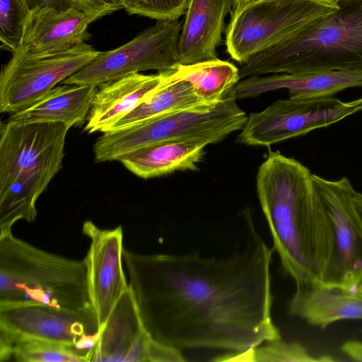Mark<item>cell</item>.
Masks as SVG:
<instances>
[{
	"label": "cell",
	"mask_w": 362,
	"mask_h": 362,
	"mask_svg": "<svg viewBox=\"0 0 362 362\" xmlns=\"http://www.w3.org/2000/svg\"><path fill=\"white\" fill-rule=\"evenodd\" d=\"M115 1H117V2H119V0H115ZM119 3H120V2H119ZM120 4H121V3H120Z\"/></svg>",
	"instance_id": "obj_34"
},
{
	"label": "cell",
	"mask_w": 362,
	"mask_h": 362,
	"mask_svg": "<svg viewBox=\"0 0 362 362\" xmlns=\"http://www.w3.org/2000/svg\"><path fill=\"white\" fill-rule=\"evenodd\" d=\"M30 10L36 8L51 7L57 10L75 8L89 13H99L103 16L123 8L115 0H24Z\"/></svg>",
	"instance_id": "obj_28"
},
{
	"label": "cell",
	"mask_w": 362,
	"mask_h": 362,
	"mask_svg": "<svg viewBox=\"0 0 362 362\" xmlns=\"http://www.w3.org/2000/svg\"><path fill=\"white\" fill-rule=\"evenodd\" d=\"M314 185L327 209L335 240V255L326 285L355 292L362 281V214L345 176L337 180L313 174Z\"/></svg>",
	"instance_id": "obj_11"
},
{
	"label": "cell",
	"mask_w": 362,
	"mask_h": 362,
	"mask_svg": "<svg viewBox=\"0 0 362 362\" xmlns=\"http://www.w3.org/2000/svg\"><path fill=\"white\" fill-rule=\"evenodd\" d=\"M150 340L129 286L100 329L90 361H148Z\"/></svg>",
	"instance_id": "obj_15"
},
{
	"label": "cell",
	"mask_w": 362,
	"mask_h": 362,
	"mask_svg": "<svg viewBox=\"0 0 362 362\" xmlns=\"http://www.w3.org/2000/svg\"><path fill=\"white\" fill-rule=\"evenodd\" d=\"M353 199L357 209L362 214V193L354 189L353 192Z\"/></svg>",
	"instance_id": "obj_31"
},
{
	"label": "cell",
	"mask_w": 362,
	"mask_h": 362,
	"mask_svg": "<svg viewBox=\"0 0 362 362\" xmlns=\"http://www.w3.org/2000/svg\"><path fill=\"white\" fill-rule=\"evenodd\" d=\"M335 361L327 355L318 358L301 344L281 339L265 341L253 349V362H327Z\"/></svg>",
	"instance_id": "obj_26"
},
{
	"label": "cell",
	"mask_w": 362,
	"mask_h": 362,
	"mask_svg": "<svg viewBox=\"0 0 362 362\" xmlns=\"http://www.w3.org/2000/svg\"><path fill=\"white\" fill-rule=\"evenodd\" d=\"M0 330L71 346L86 361H90L100 337L93 310L34 305L0 307Z\"/></svg>",
	"instance_id": "obj_12"
},
{
	"label": "cell",
	"mask_w": 362,
	"mask_h": 362,
	"mask_svg": "<svg viewBox=\"0 0 362 362\" xmlns=\"http://www.w3.org/2000/svg\"><path fill=\"white\" fill-rule=\"evenodd\" d=\"M98 86L64 84L54 87L30 106L11 114L21 122H60L81 127L87 118Z\"/></svg>",
	"instance_id": "obj_20"
},
{
	"label": "cell",
	"mask_w": 362,
	"mask_h": 362,
	"mask_svg": "<svg viewBox=\"0 0 362 362\" xmlns=\"http://www.w3.org/2000/svg\"><path fill=\"white\" fill-rule=\"evenodd\" d=\"M288 311L313 326L324 328L341 320H362V296L330 285L296 289Z\"/></svg>",
	"instance_id": "obj_19"
},
{
	"label": "cell",
	"mask_w": 362,
	"mask_h": 362,
	"mask_svg": "<svg viewBox=\"0 0 362 362\" xmlns=\"http://www.w3.org/2000/svg\"><path fill=\"white\" fill-rule=\"evenodd\" d=\"M165 71V80L142 103L114 123L106 132L123 129L172 112L211 107L218 104L204 102L197 95L188 81H170Z\"/></svg>",
	"instance_id": "obj_22"
},
{
	"label": "cell",
	"mask_w": 362,
	"mask_h": 362,
	"mask_svg": "<svg viewBox=\"0 0 362 362\" xmlns=\"http://www.w3.org/2000/svg\"><path fill=\"white\" fill-rule=\"evenodd\" d=\"M338 8L336 0H256L230 13L226 51L243 64Z\"/></svg>",
	"instance_id": "obj_7"
},
{
	"label": "cell",
	"mask_w": 362,
	"mask_h": 362,
	"mask_svg": "<svg viewBox=\"0 0 362 362\" xmlns=\"http://www.w3.org/2000/svg\"><path fill=\"white\" fill-rule=\"evenodd\" d=\"M119 2L121 3V0H119ZM121 4H122V3H121Z\"/></svg>",
	"instance_id": "obj_35"
},
{
	"label": "cell",
	"mask_w": 362,
	"mask_h": 362,
	"mask_svg": "<svg viewBox=\"0 0 362 362\" xmlns=\"http://www.w3.org/2000/svg\"><path fill=\"white\" fill-rule=\"evenodd\" d=\"M30 12L24 0H0L1 49L13 53L19 47Z\"/></svg>",
	"instance_id": "obj_25"
},
{
	"label": "cell",
	"mask_w": 362,
	"mask_h": 362,
	"mask_svg": "<svg viewBox=\"0 0 362 362\" xmlns=\"http://www.w3.org/2000/svg\"><path fill=\"white\" fill-rule=\"evenodd\" d=\"M180 21H158L124 45L101 53L64 84L99 86L132 73L165 71L179 64Z\"/></svg>",
	"instance_id": "obj_9"
},
{
	"label": "cell",
	"mask_w": 362,
	"mask_h": 362,
	"mask_svg": "<svg viewBox=\"0 0 362 362\" xmlns=\"http://www.w3.org/2000/svg\"><path fill=\"white\" fill-rule=\"evenodd\" d=\"M233 0H188L178 45L180 64L216 59Z\"/></svg>",
	"instance_id": "obj_17"
},
{
	"label": "cell",
	"mask_w": 362,
	"mask_h": 362,
	"mask_svg": "<svg viewBox=\"0 0 362 362\" xmlns=\"http://www.w3.org/2000/svg\"><path fill=\"white\" fill-rule=\"evenodd\" d=\"M166 78L165 71L146 75L132 73L98 86L84 131L106 132L142 103Z\"/></svg>",
	"instance_id": "obj_18"
},
{
	"label": "cell",
	"mask_w": 362,
	"mask_h": 362,
	"mask_svg": "<svg viewBox=\"0 0 362 362\" xmlns=\"http://www.w3.org/2000/svg\"><path fill=\"white\" fill-rule=\"evenodd\" d=\"M131 15L157 21H177L186 13L188 0H121Z\"/></svg>",
	"instance_id": "obj_27"
},
{
	"label": "cell",
	"mask_w": 362,
	"mask_h": 362,
	"mask_svg": "<svg viewBox=\"0 0 362 362\" xmlns=\"http://www.w3.org/2000/svg\"><path fill=\"white\" fill-rule=\"evenodd\" d=\"M253 1L256 0H233V11L240 8L244 5Z\"/></svg>",
	"instance_id": "obj_32"
},
{
	"label": "cell",
	"mask_w": 362,
	"mask_h": 362,
	"mask_svg": "<svg viewBox=\"0 0 362 362\" xmlns=\"http://www.w3.org/2000/svg\"><path fill=\"white\" fill-rule=\"evenodd\" d=\"M350 88H362V70H337L298 74L250 76L239 81L230 94L235 99L253 98L279 89H287L289 97H332Z\"/></svg>",
	"instance_id": "obj_16"
},
{
	"label": "cell",
	"mask_w": 362,
	"mask_h": 362,
	"mask_svg": "<svg viewBox=\"0 0 362 362\" xmlns=\"http://www.w3.org/2000/svg\"><path fill=\"white\" fill-rule=\"evenodd\" d=\"M34 305L93 310L84 259L76 260L30 245L11 230L0 233V307Z\"/></svg>",
	"instance_id": "obj_4"
},
{
	"label": "cell",
	"mask_w": 362,
	"mask_h": 362,
	"mask_svg": "<svg viewBox=\"0 0 362 362\" xmlns=\"http://www.w3.org/2000/svg\"><path fill=\"white\" fill-rule=\"evenodd\" d=\"M82 232L90 240L84 260L90 301L100 331L113 307L129 286L122 269L123 231L120 226L103 229L86 221Z\"/></svg>",
	"instance_id": "obj_13"
},
{
	"label": "cell",
	"mask_w": 362,
	"mask_h": 362,
	"mask_svg": "<svg viewBox=\"0 0 362 362\" xmlns=\"http://www.w3.org/2000/svg\"><path fill=\"white\" fill-rule=\"evenodd\" d=\"M361 111L362 97L347 102L333 97H289L247 116L238 141L250 146H269L327 127Z\"/></svg>",
	"instance_id": "obj_8"
},
{
	"label": "cell",
	"mask_w": 362,
	"mask_h": 362,
	"mask_svg": "<svg viewBox=\"0 0 362 362\" xmlns=\"http://www.w3.org/2000/svg\"><path fill=\"white\" fill-rule=\"evenodd\" d=\"M341 351L351 360L362 361V341H346L341 345Z\"/></svg>",
	"instance_id": "obj_30"
},
{
	"label": "cell",
	"mask_w": 362,
	"mask_h": 362,
	"mask_svg": "<svg viewBox=\"0 0 362 362\" xmlns=\"http://www.w3.org/2000/svg\"><path fill=\"white\" fill-rule=\"evenodd\" d=\"M101 52L83 42L72 49L37 57H11L0 74V111L16 113L78 71Z\"/></svg>",
	"instance_id": "obj_10"
},
{
	"label": "cell",
	"mask_w": 362,
	"mask_h": 362,
	"mask_svg": "<svg viewBox=\"0 0 362 362\" xmlns=\"http://www.w3.org/2000/svg\"><path fill=\"white\" fill-rule=\"evenodd\" d=\"M103 17L75 8L31 10L24 35L13 57H37L68 51L90 37L88 25Z\"/></svg>",
	"instance_id": "obj_14"
},
{
	"label": "cell",
	"mask_w": 362,
	"mask_h": 362,
	"mask_svg": "<svg viewBox=\"0 0 362 362\" xmlns=\"http://www.w3.org/2000/svg\"><path fill=\"white\" fill-rule=\"evenodd\" d=\"M83 362L72 347L0 330V362Z\"/></svg>",
	"instance_id": "obj_24"
},
{
	"label": "cell",
	"mask_w": 362,
	"mask_h": 362,
	"mask_svg": "<svg viewBox=\"0 0 362 362\" xmlns=\"http://www.w3.org/2000/svg\"><path fill=\"white\" fill-rule=\"evenodd\" d=\"M205 146L194 141H166L133 151L117 160L138 177L148 179L176 170H197Z\"/></svg>",
	"instance_id": "obj_21"
},
{
	"label": "cell",
	"mask_w": 362,
	"mask_h": 362,
	"mask_svg": "<svg viewBox=\"0 0 362 362\" xmlns=\"http://www.w3.org/2000/svg\"><path fill=\"white\" fill-rule=\"evenodd\" d=\"M338 8L241 64L240 79L267 74L362 70V0Z\"/></svg>",
	"instance_id": "obj_3"
},
{
	"label": "cell",
	"mask_w": 362,
	"mask_h": 362,
	"mask_svg": "<svg viewBox=\"0 0 362 362\" xmlns=\"http://www.w3.org/2000/svg\"><path fill=\"white\" fill-rule=\"evenodd\" d=\"M182 351L151 339L148 344V361L183 362L186 361Z\"/></svg>",
	"instance_id": "obj_29"
},
{
	"label": "cell",
	"mask_w": 362,
	"mask_h": 362,
	"mask_svg": "<svg viewBox=\"0 0 362 362\" xmlns=\"http://www.w3.org/2000/svg\"><path fill=\"white\" fill-rule=\"evenodd\" d=\"M245 220L247 243L226 257L123 248L129 286L152 340L181 351H244L281 339L272 318L274 249L251 217Z\"/></svg>",
	"instance_id": "obj_1"
},
{
	"label": "cell",
	"mask_w": 362,
	"mask_h": 362,
	"mask_svg": "<svg viewBox=\"0 0 362 362\" xmlns=\"http://www.w3.org/2000/svg\"><path fill=\"white\" fill-rule=\"evenodd\" d=\"M247 119L229 93L214 107L172 112L123 129L103 132L93 146L95 160H117L129 152L166 141L216 144L241 130Z\"/></svg>",
	"instance_id": "obj_5"
},
{
	"label": "cell",
	"mask_w": 362,
	"mask_h": 362,
	"mask_svg": "<svg viewBox=\"0 0 362 362\" xmlns=\"http://www.w3.org/2000/svg\"><path fill=\"white\" fill-rule=\"evenodd\" d=\"M358 292L360 293V294L362 295V282L361 283V284L358 287Z\"/></svg>",
	"instance_id": "obj_33"
},
{
	"label": "cell",
	"mask_w": 362,
	"mask_h": 362,
	"mask_svg": "<svg viewBox=\"0 0 362 362\" xmlns=\"http://www.w3.org/2000/svg\"><path fill=\"white\" fill-rule=\"evenodd\" d=\"M69 126L8 120L0 126V188L36 202L62 168Z\"/></svg>",
	"instance_id": "obj_6"
},
{
	"label": "cell",
	"mask_w": 362,
	"mask_h": 362,
	"mask_svg": "<svg viewBox=\"0 0 362 362\" xmlns=\"http://www.w3.org/2000/svg\"><path fill=\"white\" fill-rule=\"evenodd\" d=\"M273 249L296 289L325 285L335 255L332 224L310 170L279 151L270 152L256 178Z\"/></svg>",
	"instance_id": "obj_2"
},
{
	"label": "cell",
	"mask_w": 362,
	"mask_h": 362,
	"mask_svg": "<svg viewBox=\"0 0 362 362\" xmlns=\"http://www.w3.org/2000/svg\"><path fill=\"white\" fill-rule=\"evenodd\" d=\"M165 71L169 80L188 81L202 100L212 105L221 101L240 80L239 69L218 58L191 64H178Z\"/></svg>",
	"instance_id": "obj_23"
}]
</instances>
